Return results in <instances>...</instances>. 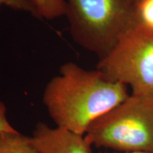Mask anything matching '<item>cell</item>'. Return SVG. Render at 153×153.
Listing matches in <instances>:
<instances>
[{
	"mask_svg": "<svg viewBox=\"0 0 153 153\" xmlns=\"http://www.w3.org/2000/svg\"><path fill=\"white\" fill-rule=\"evenodd\" d=\"M129 96L127 86L111 81L99 70L68 62L47 84L43 102L56 127L85 136L94 120Z\"/></svg>",
	"mask_w": 153,
	"mask_h": 153,
	"instance_id": "cell-1",
	"label": "cell"
},
{
	"mask_svg": "<svg viewBox=\"0 0 153 153\" xmlns=\"http://www.w3.org/2000/svg\"><path fill=\"white\" fill-rule=\"evenodd\" d=\"M137 0H68L65 16L72 39L99 60L137 24Z\"/></svg>",
	"mask_w": 153,
	"mask_h": 153,
	"instance_id": "cell-2",
	"label": "cell"
},
{
	"mask_svg": "<svg viewBox=\"0 0 153 153\" xmlns=\"http://www.w3.org/2000/svg\"><path fill=\"white\" fill-rule=\"evenodd\" d=\"M85 137L97 148L153 153V96L130 94L94 120Z\"/></svg>",
	"mask_w": 153,
	"mask_h": 153,
	"instance_id": "cell-3",
	"label": "cell"
},
{
	"mask_svg": "<svg viewBox=\"0 0 153 153\" xmlns=\"http://www.w3.org/2000/svg\"><path fill=\"white\" fill-rule=\"evenodd\" d=\"M97 70L111 81L130 86L132 94L153 96V30L135 24L99 60Z\"/></svg>",
	"mask_w": 153,
	"mask_h": 153,
	"instance_id": "cell-4",
	"label": "cell"
},
{
	"mask_svg": "<svg viewBox=\"0 0 153 153\" xmlns=\"http://www.w3.org/2000/svg\"><path fill=\"white\" fill-rule=\"evenodd\" d=\"M41 153H92L91 145L85 136L38 122L31 136Z\"/></svg>",
	"mask_w": 153,
	"mask_h": 153,
	"instance_id": "cell-5",
	"label": "cell"
},
{
	"mask_svg": "<svg viewBox=\"0 0 153 153\" xmlns=\"http://www.w3.org/2000/svg\"><path fill=\"white\" fill-rule=\"evenodd\" d=\"M0 153H41L28 137L19 131L0 132Z\"/></svg>",
	"mask_w": 153,
	"mask_h": 153,
	"instance_id": "cell-6",
	"label": "cell"
},
{
	"mask_svg": "<svg viewBox=\"0 0 153 153\" xmlns=\"http://www.w3.org/2000/svg\"><path fill=\"white\" fill-rule=\"evenodd\" d=\"M36 5L41 19L53 20L65 15V0H36Z\"/></svg>",
	"mask_w": 153,
	"mask_h": 153,
	"instance_id": "cell-7",
	"label": "cell"
},
{
	"mask_svg": "<svg viewBox=\"0 0 153 153\" xmlns=\"http://www.w3.org/2000/svg\"><path fill=\"white\" fill-rule=\"evenodd\" d=\"M137 24L153 30V0H139L137 8Z\"/></svg>",
	"mask_w": 153,
	"mask_h": 153,
	"instance_id": "cell-8",
	"label": "cell"
},
{
	"mask_svg": "<svg viewBox=\"0 0 153 153\" xmlns=\"http://www.w3.org/2000/svg\"><path fill=\"white\" fill-rule=\"evenodd\" d=\"M6 6L11 9L29 13L36 18L41 19L39 11L31 0H0V7Z\"/></svg>",
	"mask_w": 153,
	"mask_h": 153,
	"instance_id": "cell-9",
	"label": "cell"
},
{
	"mask_svg": "<svg viewBox=\"0 0 153 153\" xmlns=\"http://www.w3.org/2000/svg\"><path fill=\"white\" fill-rule=\"evenodd\" d=\"M16 129L11 125L7 117V108L2 101H0V132L15 131Z\"/></svg>",
	"mask_w": 153,
	"mask_h": 153,
	"instance_id": "cell-10",
	"label": "cell"
},
{
	"mask_svg": "<svg viewBox=\"0 0 153 153\" xmlns=\"http://www.w3.org/2000/svg\"><path fill=\"white\" fill-rule=\"evenodd\" d=\"M100 153H106V152H100ZM117 153H146V152H117Z\"/></svg>",
	"mask_w": 153,
	"mask_h": 153,
	"instance_id": "cell-11",
	"label": "cell"
},
{
	"mask_svg": "<svg viewBox=\"0 0 153 153\" xmlns=\"http://www.w3.org/2000/svg\"><path fill=\"white\" fill-rule=\"evenodd\" d=\"M31 1H33V2L36 5V0H31ZM36 7H37V5H36ZM37 8H38V7H37Z\"/></svg>",
	"mask_w": 153,
	"mask_h": 153,
	"instance_id": "cell-12",
	"label": "cell"
},
{
	"mask_svg": "<svg viewBox=\"0 0 153 153\" xmlns=\"http://www.w3.org/2000/svg\"><path fill=\"white\" fill-rule=\"evenodd\" d=\"M137 1H139V0H137Z\"/></svg>",
	"mask_w": 153,
	"mask_h": 153,
	"instance_id": "cell-13",
	"label": "cell"
}]
</instances>
